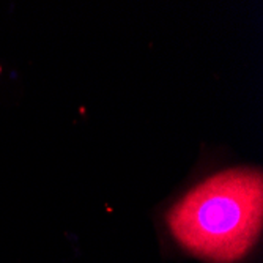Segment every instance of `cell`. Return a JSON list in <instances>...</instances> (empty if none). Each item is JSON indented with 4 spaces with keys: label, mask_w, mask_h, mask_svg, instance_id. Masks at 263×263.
<instances>
[{
    "label": "cell",
    "mask_w": 263,
    "mask_h": 263,
    "mask_svg": "<svg viewBox=\"0 0 263 263\" xmlns=\"http://www.w3.org/2000/svg\"><path fill=\"white\" fill-rule=\"evenodd\" d=\"M261 218V172L232 169L191 189L169 211L167 224L191 254L213 263H232L252 249Z\"/></svg>",
    "instance_id": "cell-1"
}]
</instances>
